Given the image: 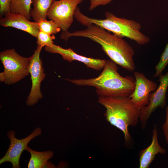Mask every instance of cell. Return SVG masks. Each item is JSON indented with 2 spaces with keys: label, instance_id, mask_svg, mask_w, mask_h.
Returning a JSON list of instances; mask_svg holds the SVG:
<instances>
[{
  "label": "cell",
  "instance_id": "6da1fadb",
  "mask_svg": "<svg viewBox=\"0 0 168 168\" xmlns=\"http://www.w3.org/2000/svg\"><path fill=\"white\" fill-rule=\"evenodd\" d=\"M83 30L65 33V38L71 36L88 38L99 44L111 60L125 69L132 72L135 68L133 57L134 50L129 43L122 38L93 24H88Z\"/></svg>",
  "mask_w": 168,
  "mask_h": 168
},
{
  "label": "cell",
  "instance_id": "7a4b0ae2",
  "mask_svg": "<svg viewBox=\"0 0 168 168\" xmlns=\"http://www.w3.org/2000/svg\"><path fill=\"white\" fill-rule=\"evenodd\" d=\"M117 65L107 60L102 71L96 77L65 80L76 85L94 87L99 96H129L134 90L135 79L131 76H121L118 72Z\"/></svg>",
  "mask_w": 168,
  "mask_h": 168
},
{
  "label": "cell",
  "instance_id": "3957f363",
  "mask_svg": "<svg viewBox=\"0 0 168 168\" xmlns=\"http://www.w3.org/2000/svg\"><path fill=\"white\" fill-rule=\"evenodd\" d=\"M98 102L106 109L104 115L106 120L123 132L126 143L130 142L132 138L128 127L137 124L140 110L135 106L128 96H99Z\"/></svg>",
  "mask_w": 168,
  "mask_h": 168
},
{
  "label": "cell",
  "instance_id": "277c9868",
  "mask_svg": "<svg viewBox=\"0 0 168 168\" xmlns=\"http://www.w3.org/2000/svg\"><path fill=\"white\" fill-rule=\"evenodd\" d=\"M105 14L104 19L90 18L83 14L77 6L74 17L84 26L90 24H95L118 36L128 38L140 45L149 42L150 38L141 32V26L138 22L133 20L119 17L109 11L105 12Z\"/></svg>",
  "mask_w": 168,
  "mask_h": 168
},
{
  "label": "cell",
  "instance_id": "5b68a950",
  "mask_svg": "<svg viewBox=\"0 0 168 168\" xmlns=\"http://www.w3.org/2000/svg\"><path fill=\"white\" fill-rule=\"evenodd\" d=\"M0 59L4 68L3 72L6 84L9 85L16 83L29 74L30 57H23L12 49L1 52Z\"/></svg>",
  "mask_w": 168,
  "mask_h": 168
},
{
  "label": "cell",
  "instance_id": "8992f818",
  "mask_svg": "<svg viewBox=\"0 0 168 168\" xmlns=\"http://www.w3.org/2000/svg\"><path fill=\"white\" fill-rule=\"evenodd\" d=\"M81 2V0H54L48 12L47 17L63 31H68L73 21L75 9Z\"/></svg>",
  "mask_w": 168,
  "mask_h": 168
},
{
  "label": "cell",
  "instance_id": "52a82bcc",
  "mask_svg": "<svg viewBox=\"0 0 168 168\" xmlns=\"http://www.w3.org/2000/svg\"><path fill=\"white\" fill-rule=\"evenodd\" d=\"M42 48L37 46L33 54L30 56L29 72L30 75L32 86L26 102V105L29 106L34 105L43 97L40 86L41 82L44 79L46 75L44 72L42 60L40 58V54Z\"/></svg>",
  "mask_w": 168,
  "mask_h": 168
},
{
  "label": "cell",
  "instance_id": "ba28073f",
  "mask_svg": "<svg viewBox=\"0 0 168 168\" xmlns=\"http://www.w3.org/2000/svg\"><path fill=\"white\" fill-rule=\"evenodd\" d=\"M160 84L156 90L151 93L148 105L140 110L139 118L142 129H144L147 121L152 113L158 107L163 108L166 105V94L168 87V71L165 74L159 76Z\"/></svg>",
  "mask_w": 168,
  "mask_h": 168
},
{
  "label": "cell",
  "instance_id": "9c48e42d",
  "mask_svg": "<svg viewBox=\"0 0 168 168\" xmlns=\"http://www.w3.org/2000/svg\"><path fill=\"white\" fill-rule=\"evenodd\" d=\"M41 132L40 128H37L27 137L20 139L15 137L14 131H9L7 135L10 141V146L4 156L0 159V164L9 162L12 164V168H20L19 161L22 153L25 150L29 142L41 135Z\"/></svg>",
  "mask_w": 168,
  "mask_h": 168
},
{
  "label": "cell",
  "instance_id": "30bf717a",
  "mask_svg": "<svg viewBox=\"0 0 168 168\" xmlns=\"http://www.w3.org/2000/svg\"><path fill=\"white\" fill-rule=\"evenodd\" d=\"M135 86L133 92L128 96L131 101L138 109L148 105L150 94L154 91L158 86L156 83L147 78L142 73L135 71Z\"/></svg>",
  "mask_w": 168,
  "mask_h": 168
},
{
  "label": "cell",
  "instance_id": "8fae6325",
  "mask_svg": "<svg viewBox=\"0 0 168 168\" xmlns=\"http://www.w3.org/2000/svg\"><path fill=\"white\" fill-rule=\"evenodd\" d=\"M45 51L51 53H57L61 55L63 59L69 62L76 60L83 63L87 68L96 70L103 69L106 60L105 59L87 57L76 53L72 49H65L54 44L50 46H45Z\"/></svg>",
  "mask_w": 168,
  "mask_h": 168
},
{
  "label": "cell",
  "instance_id": "7c38bea8",
  "mask_svg": "<svg viewBox=\"0 0 168 168\" xmlns=\"http://www.w3.org/2000/svg\"><path fill=\"white\" fill-rule=\"evenodd\" d=\"M29 20L23 15L10 12L1 18L0 25L3 27H12L22 30L36 38L40 31L38 24Z\"/></svg>",
  "mask_w": 168,
  "mask_h": 168
},
{
  "label": "cell",
  "instance_id": "4fadbf2b",
  "mask_svg": "<svg viewBox=\"0 0 168 168\" xmlns=\"http://www.w3.org/2000/svg\"><path fill=\"white\" fill-rule=\"evenodd\" d=\"M152 141L150 145L146 148L140 151L139 156V168H148L155 159L156 155L158 153L164 154L166 150L161 147L158 140L156 126L155 124L152 131Z\"/></svg>",
  "mask_w": 168,
  "mask_h": 168
},
{
  "label": "cell",
  "instance_id": "5bb4252c",
  "mask_svg": "<svg viewBox=\"0 0 168 168\" xmlns=\"http://www.w3.org/2000/svg\"><path fill=\"white\" fill-rule=\"evenodd\" d=\"M25 150L29 152L31 157L28 164V168H43L46 167L48 161L52 158L54 152L51 150L40 152L35 151L27 146Z\"/></svg>",
  "mask_w": 168,
  "mask_h": 168
},
{
  "label": "cell",
  "instance_id": "9a60e30c",
  "mask_svg": "<svg viewBox=\"0 0 168 168\" xmlns=\"http://www.w3.org/2000/svg\"><path fill=\"white\" fill-rule=\"evenodd\" d=\"M55 0H32L33 8L30 15L35 21L38 23L41 20H46L47 13Z\"/></svg>",
  "mask_w": 168,
  "mask_h": 168
},
{
  "label": "cell",
  "instance_id": "2e32d148",
  "mask_svg": "<svg viewBox=\"0 0 168 168\" xmlns=\"http://www.w3.org/2000/svg\"><path fill=\"white\" fill-rule=\"evenodd\" d=\"M32 0H11L10 5V12L19 13L30 20Z\"/></svg>",
  "mask_w": 168,
  "mask_h": 168
},
{
  "label": "cell",
  "instance_id": "e0dca14e",
  "mask_svg": "<svg viewBox=\"0 0 168 168\" xmlns=\"http://www.w3.org/2000/svg\"><path fill=\"white\" fill-rule=\"evenodd\" d=\"M40 30L50 35L59 32L61 30L53 20H41L37 23Z\"/></svg>",
  "mask_w": 168,
  "mask_h": 168
},
{
  "label": "cell",
  "instance_id": "ac0fdd59",
  "mask_svg": "<svg viewBox=\"0 0 168 168\" xmlns=\"http://www.w3.org/2000/svg\"><path fill=\"white\" fill-rule=\"evenodd\" d=\"M167 66H168V44L166 45L159 62L155 67V72L154 77H159Z\"/></svg>",
  "mask_w": 168,
  "mask_h": 168
},
{
  "label": "cell",
  "instance_id": "d6986e66",
  "mask_svg": "<svg viewBox=\"0 0 168 168\" xmlns=\"http://www.w3.org/2000/svg\"><path fill=\"white\" fill-rule=\"evenodd\" d=\"M36 38L37 46L43 47L44 46H51L53 44V40L55 38L54 35H50L40 30Z\"/></svg>",
  "mask_w": 168,
  "mask_h": 168
},
{
  "label": "cell",
  "instance_id": "ffe728a7",
  "mask_svg": "<svg viewBox=\"0 0 168 168\" xmlns=\"http://www.w3.org/2000/svg\"><path fill=\"white\" fill-rule=\"evenodd\" d=\"M11 0H0V14L1 17L10 12V5Z\"/></svg>",
  "mask_w": 168,
  "mask_h": 168
},
{
  "label": "cell",
  "instance_id": "44dd1931",
  "mask_svg": "<svg viewBox=\"0 0 168 168\" xmlns=\"http://www.w3.org/2000/svg\"><path fill=\"white\" fill-rule=\"evenodd\" d=\"M113 0H90L89 10L91 11L100 5L104 6L110 3Z\"/></svg>",
  "mask_w": 168,
  "mask_h": 168
},
{
  "label": "cell",
  "instance_id": "7402d4cb",
  "mask_svg": "<svg viewBox=\"0 0 168 168\" xmlns=\"http://www.w3.org/2000/svg\"><path fill=\"white\" fill-rule=\"evenodd\" d=\"M0 80L1 82H4L5 81V77L3 72L0 73Z\"/></svg>",
  "mask_w": 168,
  "mask_h": 168
},
{
  "label": "cell",
  "instance_id": "603a6c76",
  "mask_svg": "<svg viewBox=\"0 0 168 168\" xmlns=\"http://www.w3.org/2000/svg\"><path fill=\"white\" fill-rule=\"evenodd\" d=\"M81 2H82L83 0H81Z\"/></svg>",
  "mask_w": 168,
  "mask_h": 168
}]
</instances>
